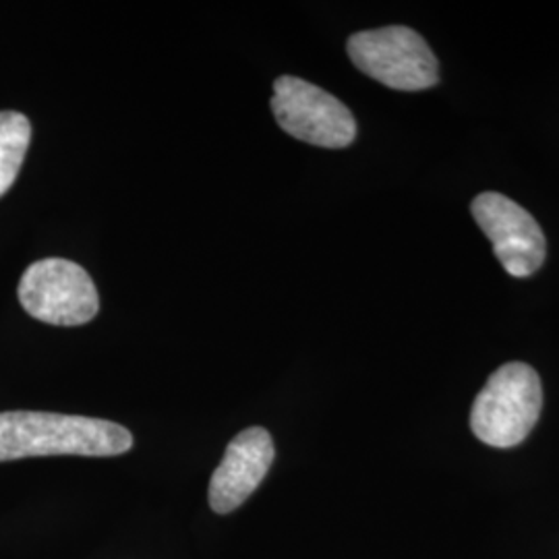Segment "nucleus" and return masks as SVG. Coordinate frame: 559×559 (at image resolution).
<instances>
[{"instance_id":"nucleus-7","label":"nucleus","mask_w":559,"mask_h":559,"mask_svg":"<svg viewBox=\"0 0 559 559\" xmlns=\"http://www.w3.org/2000/svg\"><path fill=\"white\" fill-rule=\"evenodd\" d=\"M276 459L267 429L249 427L228 443L221 466L210 480V506L218 514H230L251 498Z\"/></svg>"},{"instance_id":"nucleus-5","label":"nucleus","mask_w":559,"mask_h":559,"mask_svg":"<svg viewBox=\"0 0 559 559\" xmlns=\"http://www.w3.org/2000/svg\"><path fill=\"white\" fill-rule=\"evenodd\" d=\"M272 110L288 135L318 147L340 150L357 138V120L338 98L293 75L274 81Z\"/></svg>"},{"instance_id":"nucleus-1","label":"nucleus","mask_w":559,"mask_h":559,"mask_svg":"<svg viewBox=\"0 0 559 559\" xmlns=\"http://www.w3.org/2000/svg\"><path fill=\"white\" fill-rule=\"evenodd\" d=\"M133 448V436L112 420L9 411L0 413V462L34 456H119Z\"/></svg>"},{"instance_id":"nucleus-2","label":"nucleus","mask_w":559,"mask_h":559,"mask_svg":"<svg viewBox=\"0 0 559 559\" xmlns=\"http://www.w3.org/2000/svg\"><path fill=\"white\" fill-rule=\"evenodd\" d=\"M543 388L526 362H508L480 390L471 413L477 440L493 448H514L528 438L539 420Z\"/></svg>"},{"instance_id":"nucleus-4","label":"nucleus","mask_w":559,"mask_h":559,"mask_svg":"<svg viewBox=\"0 0 559 559\" xmlns=\"http://www.w3.org/2000/svg\"><path fill=\"white\" fill-rule=\"evenodd\" d=\"M21 307L50 325H83L94 320L100 297L80 263L60 258L32 263L20 282Z\"/></svg>"},{"instance_id":"nucleus-3","label":"nucleus","mask_w":559,"mask_h":559,"mask_svg":"<svg viewBox=\"0 0 559 559\" xmlns=\"http://www.w3.org/2000/svg\"><path fill=\"white\" fill-rule=\"evenodd\" d=\"M348 57L365 75L399 92H420L440 81L438 59L415 29L388 25L348 38Z\"/></svg>"},{"instance_id":"nucleus-8","label":"nucleus","mask_w":559,"mask_h":559,"mask_svg":"<svg viewBox=\"0 0 559 559\" xmlns=\"http://www.w3.org/2000/svg\"><path fill=\"white\" fill-rule=\"evenodd\" d=\"M32 140L29 119L15 110L0 112V198L13 187Z\"/></svg>"},{"instance_id":"nucleus-6","label":"nucleus","mask_w":559,"mask_h":559,"mask_svg":"<svg viewBox=\"0 0 559 559\" xmlns=\"http://www.w3.org/2000/svg\"><path fill=\"white\" fill-rule=\"evenodd\" d=\"M473 216L491 240L496 258L514 278L533 276L545 261V235L537 221L516 201L500 193H480Z\"/></svg>"}]
</instances>
